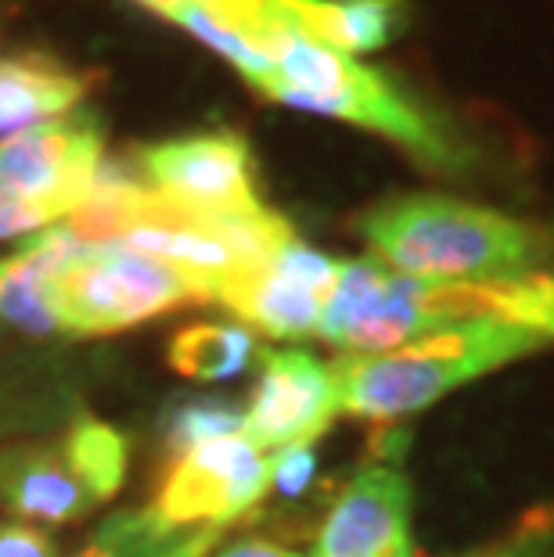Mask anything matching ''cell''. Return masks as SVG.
Listing matches in <instances>:
<instances>
[{
    "mask_svg": "<svg viewBox=\"0 0 554 557\" xmlns=\"http://www.w3.org/2000/svg\"><path fill=\"white\" fill-rule=\"evenodd\" d=\"M184 532H170L151 521L148 511H120L87 540L76 557H170Z\"/></svg>",
    "mask_w": 554,
    "mask_h": 557,
    "instance_id": "21",
    "label": "cell"
},
{
    "mask_svg": "<svg viewBox=\"0 0 554 557\" xmlns=\"http://www.w3.org/2000/svg\"><path fill=\"white\" fill-rule=\"evenodd\" d=\"M440 331L451 327L435 306V281L396 274L379 259H349L338 263L317 335L349 352H389Z\"/></svg>",
    "mask_w": 554,
    "mask_h": 557,
    "instance_id": "5",
    "label": "cell"
},
{
    "mask_svg": "<svg viewBox=\"0 0 554 557\" xmlns=\"http://www.w3.org/2000/svg\"><path fill=\"white\" fill-rule=\"evenodd\" d=\"M259 357L256 338L242 324H187L170 338L167 363L192 382H231Z\"/></svg>",
    "mask_w": 554,
    "mask_h": 557,
    "instance_id": "17",
    "label": "cell"
},
{
    "mask_svg": "<svg viewBox=\"0 0 554 557\" xmlns=\"http://www.w3.org/2000/svg\"><path fill=\"white\" fill-rule=\"evenodd\" d=\"M357 234L382 267L443 284H515L544 256L533 227L443 195L382 201L357 220Z\"/></svg>",
    "mask_w": 554,
    "mask_h": 557,
    "instance_id": "1",
    "label": "cell"
},
{
    "mask_svg": "<svg viewBox=\"0 0 554 557\" xmlns=\"http://www.w3.org/2000/svg\"><path fill=\"white\" fill-rule=\"evenodd\" d=\"M0 504L26 525H73L101 507L54 438H19L0 449Z\"/></svg>",
    "mask_w": 554,
    "mask_h": 557,
    "instance_id": "12",
    "label": "cell"
},
{
    "mask_svg": "<svg viewBox=\"0 0 554 557\" xmlns=\"http://www.w3.org/2000/svg\"><path fill=\"white\" fill-rule=\"evenodd\" d=\"M245 421V410L238 403L220 399V396H187L176 399L167 407L159 421V443L162 449L181 460L184 454H192L195 446L209 443L220 435H238Z\"/></svg>",
    "mask_w": 554,
    "mask_h": 557,
    "instance_id": "20",
    "label": "cell"
},
{
    "mask_svg": "<svg viewBox=\"0 0 554 557\" xmlns=\"http://www.w3.org/2000/svg\"><path fill=\"white\" fill-rule=\"evenodd\" d=\"M544 342L508 320H468L389 352H346L332 363L338 407L364 421H399Z\"/></svg>",
    "mask_w": 554,
    "mask_h": 557,
    "instance_id": "2",
    "label": "cell"
},
{
    "mask_svg": "<svg viewBox=\"0 0 554 557\" xmlns=\"http://www.w3.org/2000/svg\"><path fill=\"white\" fill-rule=\"evenodd\" d=\"M84 248L87 245L65 223H54V227L37 231L15 252L0 259V324L15 327L29 338L62 335L51 284Z\"/></svg>",
    "mask_w": 554,
    "mask_h": 557,
    "instance_id": "13",
    "label": "cell"
},
{
    "mask_svg": "<svg viewBox=\"0 0 554 557\" xmlns=\"http://www.w3.org/2000/svg\"><path fill=\"white\" fill-rule=\"evenodd\" d=\"M223 536V529H202V532H187V536H181V543L170 550V557H206L209 550L217 547V540Z\"/></svg>",
    "mask_w": 554,
    "mask_h": 557,
    "instance_id": "27",
    "label": "cell"
},
{
    "mask_svg": "<svg viewBox=\"0 0 554 557\" xmlns=\"http://www.w3.org/2000/svg\"><path fill=\"white\" fill-rule=\"evenodd\" d=\"M554 554V515L526 521L512 536H504L490 547L468 550L461 557H551Z\"/></svg>",
    "mask_w": 554,
    "mask_h": 557,
    "instance_id": "22",
    "label": "cell"
},
{
    "mask_svg": "<svg viewBox=\"0 0 554 557\" xmlns=\"http://www.w3.org/2000/svg\"><path fill=\"white\" fill-rule=\"evenodd\" d=\"M263 374L245 410L242 435L256 449L313 446L338 418L332 367L306 349H267Z\"/></svg>",
    "mask_w": 554,
    "mask_h": 557,
    "instance_id": "10",
    "label": "cell"
},
{
    "mask_svg": "<svg viewBox=\"0 0 554 557\" xmlns=\"http://www.w3.org/2000/svg\"><path fill=\"white\" fill-rule=\"evenodd\" d=\"M0 557H58V547L37 525L0 521Z\"/></svg>",
    "mask_w": 554,
    "mask_h": 557,
    "instance_id": "25",
    "label": "cell"
},
{
    "mask_svg": "<svg viewBox=\"0 0 554 557\" xmlns=\"http://www.w3.org/2000/svg\"><path fill=\"white\" fill-rule=\"evenodd\" d=\"M58 443H62L69 460H73L79 479L98 496V504H109L123 490L130 471V443L115 424L94 418L87 410H76L65 421V432Z\"/></svg>",
    "mask_w": 554,
    "mask_h": 557,
    "instance_id": "18",
    "label": "cell"
},
{
    "mask_svg": "<svg viewBox=\"0 0 554 557\" xmlns=\"http://www.w3.org/2000/svg\"><path fill=\"white\" fill-rule=\"evenodd\" d=\"M84 98L87 76L51 54L22 51L0 58V140L62 120Z\"/></svg>",
    "mask_w": 554,
    "mask_h": 557,
    "instance_id": "14",
    "label": "cell"
},
{
    "mask_svg": "<svg viewBox=\"0 0 554 557\" xmlns=\"http://www.w3.org/2000/svg\"><path fill=\"white\" fill-rule=\"evenodd\" d=\"M130 159L151 191L192 212H249L263 206L256 195L253 148L234 129L156 140Z\"/></svg>",
    "mask_w": 554,
    "mask_h": 557,
    "instance_id": "8",
    "label": "cell"
},
{
    "mask_svg": "<svg viewBox=\"0 0 554 557\" xmlns=\"http://www.w3.org/2000/svg\"><path fill=\"white\" fill-rule=\"evenodd\" d=\"M399 557H415V550H407V554H399Z\"/></svg>",
    "mask_w": 554,
    "mask_h": 557,
    "instance_id": "28",
    "label": "cell"
},
{
    "mask_svg": "<svg viewBox=\"0 0 554 557\" xmlns=\"http://www.w3.org/2000/svg\"><path fill=\"white\" fill-rule=\"evenodd\" d=\"M65 216L54 212L51 206H40V201H26L19 195H11L0 187V242L11 238H26V234H37L44 227H54Z\"/></svg>",
    "mask_w": 554,
    "mask_h": 557,
    "instance_id": "23",
    "label": "cell"
},
{
    "mask_svg": "<svg viewBox=\"0 0 554 557\" xmlns=\"http://www.w3.org/2000/svg\"><path fill=\"white\" fill-rule=\"evenodd\" d=\"M338 259L313 252L292 238L267 263L231 270L209 284V302H220L242 324L274 338H306L321 331L324 302L335 288Z\"/></svg>",
    "mask_w": 554,
    "mask_h": 557,
    "instance_id": "7",
    "label": "cell"
},
{
    "mask_svg": "<svg viewBox=\"0 0 554 557\" xmlns=\"http://www.w3.org/2000/svg\"><path fill=\"white\" fill-rule=\"evenodd\" d=\"M270 490V457L256 449L242 432L220 435L173 460L156 500L145 511L170 532L187 525L227 529L234 518L263 500Z\"/></svg>",
    "mask_w": 554,
    "mask_h": 557,
    "instance_id": "6",
    "label": "cell"
},
{
    "mask_svg": "<svg viewBox=\"0 0 554 557\" xmlns=\"http://www.w3.org/2000/svg\"><path fill=\"white\" fill-rule=\"evenodd\" d=\"M313 471H317L313 446H288L270 457V485L285 496L306 493V485L313 482Z\"/></svg>",
    "mask_w": 554,
    "mask_h": 557,
    "instance_id": "24",
    "label": "cell"
},
{
    "mask_svg": "<svg viewBox=\"0 0 554 557\" xmlns=\"http://www.w3.org/2000/svg\"><path fill=\"white\" fill-rule=\"evenodd\" d=\"M134 4L151 11V15H159V18H167L170 11L181 4H198L217 22H223L227 29H234L238 37L249 40L256 51L267 58H274V51L288 33H296L285 0H134Z\"/></svg>",
    "mask_w": 554,
    "mask_h": 557,
    "instance_id": "19",
    "label": "cell"
},
{
    "mask_svg": "<svg viewBox=\"0 0 554 557\" xmlns=\"http://www.w3.org/2000/svg\"><path fill=\"white\" fill-rule=\"evenodd\" d=\"M104 162V126L94 112L29 126L0 140V187L69 216Z\"/></svg>",
    "mask_w": 554,
    "mask_h": 557,
    "instance_id": "9",
    "label": "cell"
},
{
    "mask_svg": "<svg viewBox=\"0 0 554 557\" xmlns=\"http://www.w3.org/2000/svg\"><path fill=\"white\" fill-rule=\"evenodd\" d=\"M256 90L288 109L382 134L432 170H451L457 162V151L443 129L385 73L360 65L357 58L338 54L324 44H313L303 33H292L281 44L274 54V73Z\"/></svg>",
    "mask_w": 554,
    "mask_h": 557,
    "instance_id": "3",
    "label": "cell"
},
{
    "mask_svg": "<svg viewBox=\"0 0 554 557\" xmlns=\"http://www.w3.org/2000/svg\"><path fill=\"white\" fill-rule=\"evenodd\" d=\"M217 557H299L296 550H288V547H281V543L274 540H238L234 547L227 550H220Z\"/></svg>",
    "mask_w": 554,
    "mask_h": 557,
    "instance_id": "26",
    "label": "cell"
},
{
    "mask_svg": "<svg viewBox=\"0 0 554 557\" xmlns=\"http://www.w3.org/2000/svg\"><path fill=\"white\" fill-rule=\"evenodd\" d=\"M58 327L69 338L115 335L156 317L206 306V292L162 259L123 242L87 245L51 284Z\"/></svg>",
    "mask_w": 554,
    "mask_h": 557,
    "instance_id": "4",
    "label": "cell"
},
{
    "mask_svg": "<svg viewBox=\"0 0 554 557\" xmlns=\"http://www.w3.org/2000/svg\"><path fill=\"white\" fill-rule=\"evenodd\" d=\"M73 385L54 360L0 357V449L73 418Z\"/></svg>",
    "mask_w": 554,
    "mask_h": 557,
    "instance_id": "15",
    "label": "cell"
},
{
    "mask_svg": "<svg viewBox=\"0 0 554 557\" xmlns=\"http://www.w3.org/2000/svg\"><path fill=\"white\" fill-rule=\"evenodd\" d=\"M410 543V482L389 465H368L338 493L317 532L313 557H399Z\"/></svg>",
    "mask_w": 554,
    "mask_h": 557,
    "instance_id": "11",
    "label": "cell"
},
{
    "mask_svg": "<svg viewBox=\"0 0 554 557\" xmlns=\"http://www.w3.org/2000/svg\"><path fill=\"white\" fill-rule=\"evenodd\" d=\"M288 18L303 37L338 54H371L404 29V0H285Z\"/></svg>",
    "mask_w": 554,
    "mask_h": 557,
    "instance_id": "16",
    "label": "cell"
}]
</instances>
